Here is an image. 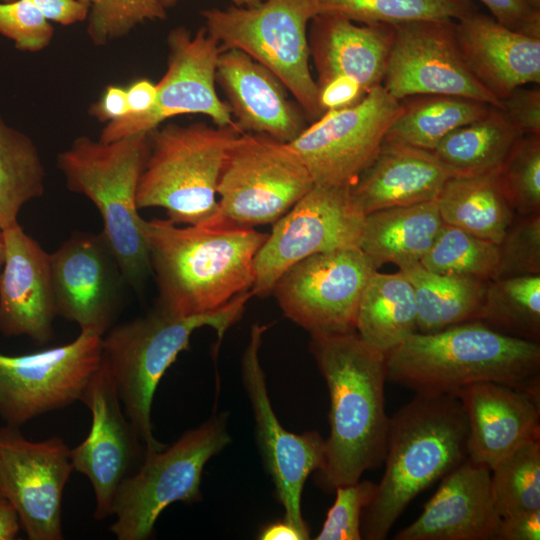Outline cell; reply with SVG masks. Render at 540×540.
Segmentation results:
<instances>
[{"instance_id":"6da1fadb","label":"cell","mask_w":540,"mask_h":540,"mask_svg":"<svg viewBox=\"0 0 540 540\" xmlns=\"http://www.w3.org/2000/svg\"><path fill=\"white\" fill-rule=\"evenodd\" d=\"M310 336V352L330 397V434L315 481L334 491L384 462L390 421L384 396L387 353L367 345L356 331Z\"/></svg>"},{"instance_id":"7a4b0ae2","label":"cell","mask_w":540,"mask_h":540,"mask_svg":"<svg viewBox=\"0 0 540 540\" xmlns=\"http://www.w3.org/2000/svg\"><path fill=\"white\" fill-rule=\"evenodd\" d=\"M142 231L158 287L156 307L181 317L212 312L251 290L254 259L268 235L220 216L186 226L143 219Z\"/></svg>"},{"instance_id":"3957f363","label":"cell","mask_w":540,"mask_h":540,"mask_svg":"<svg viewBox=\"0 0 540 540\" xmlns=\"http://www.w3.org/2000/svg\"><path fill=\"white\" fill-rule=\"evenodd\" d=\"M387 380L416 394H451L498 382L540 394L539 342L511 337L480 321L415 332L387 352Z\"/></svg>"},{"instance_id":"277c9868","label":"cell","mask_w":540,"mask_h":540,"mask_svg":"<svg viewBox=\"0 0 540 540\" xmlns=\"http://www.w3.org/2000/svg\"><path fill=\"white\" fill-rule=\"evenodd\" d=\"M468 458V424L456 395L416 394L389 421L385 471L361 518V536L384 540L410 502Z\"/></svg>"},{"instance_id":"5b68a950","label":"cell","mask_w":540,"mask_h":540,"mask_svg":"<svg viewBox=\"0 0 540 540\" xmlns=\"http://www.w3.org/2000/svg\"><path fill=\"white\" fill-rule=\"evenodd\" d=\"M252 296L249 290L217 310L187 317L155 307L142 317L114 325L102 336V359L145 454L165 447L153 435L151 410L156 389L167 369L182 351L189 349L195 330L210 327L221 341L241 318Z\"/></svg>"},{"instance_id":"8992f818","label":"cell","mask_w":540,"mask_h":540,"mask_svg":"<svg viewBox=\"0 0 540 540\" xmlns=\"http://www.w3.org/2000/svg\"><path fill=\"white\" fill-rule=\"evenodd\" d=\"M148 154V134H134L109 142L80 136L57 155L67 188L98 209L102 232L128 286L137 292L152 275L136 201Z\"/></svg>"},{"instance_id":"52a82bcc","label":"cell","mask_w":540,"mask_h":540,"mask_svg":"<svg viewBox=\"0 0 540 540\" xmlns=\"http://www.w3.org/2000/svg\"><path fill=\"white\" fill-rule=\"evenodd\" d=\"M241 133L235 126L199 122L150 131L149 154L137 190L138 208H162L177 225H197L218 217L219 178Z\"/></svg>"},{"instance_id":"ba28073f","label":"cell","mask_w":540,"mask_h":540,"mask_svg":"<svg viewBox=\"0 0 540 540\" xmlns=\"http://www.w3.org/2000/svg\"><path fill=\"white\" fill-rule=\"evenodd\" d=\"M319 6L320 0H264L252 7L206 9L201 15L222 51L241 50L268 68L314 121L323 111L309 67L308 27Z\"/></svg>"},{"instance_id":"9c48e42d","label":"cell","mask_w":540,"mask_h":540,"mask_svg":"<svg viewBox=\"0 0 540 540\" xmlns=\"http://www.w3.org/2000/svg\"><path fill=\"white\" fill-rule=\"evenodd\" d=\"M226 413L184 432L173 444L144 454L139 468L120 484L112 505L110 531L118 540H146L166 507L202 499L207 462L230 442Z\"/></svg>"},{"instance_id":"30bf717a","label":"cell","mask_w":540,"mask_h":540,"mask_svg":"<svg viewBox=\"0 0 540 540\" xmlns=\"http://www.w3.org/2000/svg\"><path fill=\"white\" fill-rule=\"evenodd\" d=\"M314 185L288 143L266 134L241 133L219 178V216L242 227L274 223Z\"/></svg>"},{"instance_id":"8fae6325","label":"cell","mask_w":540,"mask_h":540,"mask_svg":"<svg viewBox=\"0 0 540 540\" xmlns=\"http://www.w3.org/2000/svg\"><path fill=\"white\" fill-rule=\"evenodd\" d=\"M401 111V101L379 85L350 107L324 112L288 144L315 185L351 187Z\"/></svg>"},{"instance_id":"7c38bea8","label":"cell","mask_w":540,"mask_h":540,"mask_svg":"<svg viewBox=\"0 0 540 540\" xmlns=\"http://www.w3.org/2000/svg\"><path fill=\"white\" fill-rule=\"evenodd\" d=\"M102 361V336L80 331L72 342L24 354L0 352V418L20 428L80 401Z\"/></svg>"},{"instance_id":"4fadbf2b","label":"cell","mask_w":540,"mask_h":540,"mask_svg":"<svg viewBox=\"0 0 540 540\" xmlns=\"http://www.w3.org/2000/svg\"><path fill=\"white\" fill-rule=\"evenodd\" d=\"M365 215L350 187L314 185L276 222L254 259L253 295L265 296L290 266L311 255L358 246Z\"/></svg>"},{"instance_id":"5bb4252c","label":"cell","mask_w":540,"mask_h":540,"mask_svg":"<svg viewBox=\"0 0 540 540\" xmlns=\"http://www.w3.org/2000/svg\"><path fill=\"white\" fill-rule=\"evenodd\" d=\"M374 271L358 246L317 253L284 271L271 293L284 315L310 335L355 331L359 301Z\"/></svg>"},{"instance_id":"9a60e30c","label":"cell","mask_w":540,"mask_h":540,"mask_svg":"<svg viewBox=\"0 0 540 540\" xmlns=\"http://www.w3.org/2000/svg\"><path fill=\"white\" fill-rule=\"evenodd\" d=\"M167 44V70L156 84L152 108L144 114L125 115L107 123L99 140L109 142L148 134L167 119L183 114H204L215 126L237 127L227 103L220 99L215 88L217 60L222 52L218 42L205 27L195 34L177 27L169 33Z\"/></svg>"},{"instance_id":"2e32d148","label":"cell","mask_w":540,"mask_h":540,"mask_svg":"<svg viewBox=\"0 0 540 540\" xmlns=\"http://www.w3.org/2000/svg\"><path fill=\"white\" fill-rule=\"evenodd\" d=\"M268 327L259 323L251 326L241 358L242 383L253 412L256 443L274 484L276 498L284 509V519L310 533L302 516L301 498L308 476L323 465L325 440L317 431L289 432L279 422L259 357Z\"/></svg>"},{"instance_id":"e0dca14e","label":"cell","mask_w":540,"mask_h":540,"mask_svg":"<svg viewBox=\"0 0 540 540\" xmlns=\"http://www.w3.org/2000/svg\"><path fill=\"white\" fill-rule=\"evenodd\" d=\"M71 449L54 436L32 441L0 426V493L15 507L29 540H62V498L73 471Z\"/></svg>"},{"instance_id":"ac0fdd59","label":"cell","mask_w":540,"mask_h":540,"mask_svg":"<svg viewBox=\"0 0 540 540\" xmlns=\"http://www.w3.org/2000/svg\"><path fill=\"white\" fill-rule=\"evenodd\" d=\"M394 38L383 87L401 101L416 95H452L501 107L467 67L453 20L394 25Z\"/></svg>"},{"instance_id":"d6986e66","label":"cell","mask_w":540,"mask_h":540,"mask_svg":"<svg viewBox=\"0 0 540 540\" xmlns=\"http://www.w3.org/2000/svg\"><path fill=\"white\" fill-rule=\"evenodd\" d=\"M50 271L57 316L103 336L115 325L128 286L103 232H75L53 253Z\"/></svg>"},{"instance_id":"ffe728a7","label":"cell","mask_w":540,"mask_h":540,"mask_svg":"<svg viewBox=\"0 0 540 540\" xmlns=\"http://www.w3.org/2000/svg\"><path fill=\"white\" fill-rule=\"evenodd\" d=\"M91 412L88 435L71 449L73 469L85 475L95 495L94 518L112 515L115 494L145 449L133 430L110 371L101 361L81 397Z\"/></svg>"},{"instance_id":"44dd1931","label":"cell","mask_w":540,"mask_h":540,"mask_svg":"<svg viewBox=\"0 0 540 540\" xmlns=\"http://www.w3.org/2000/svg\"><path fill=\"white\" fill-rule=\"evenodd\" d=\"M5 259L0 273V333L27 336L38 344L53 337L57 316L50 253L17 223L3 230Z\"/></svg>"},{"instance_id":"7402d4cb","label":"cell","mask_w":540,"mask_h":540,"mask_svg":"<svg viewBox=\"0 0 540 540\" xmlns=\"http://www.w3.org/2000/svg\"><path fill=\"white\" fill-rule=\"evenodd\" d=\"M468 424V459L490 470L526 442L540 439V394L498 382L459 389Z\"/></svg>"},{"instance_id":"603a6c76","label":"cell","mask_w":540,"mask_h":540,"mask_svg":"<svg viewBox=\"0 0 540 540\" xmlns=\"http://www.w3.org/2000/svg\"><path fill=\"white\" fill-rule=\"evenodd\" d=\"M501 517L491 491V470L468 458L442 478L420 516L396 540H496Z\"/></svg>"},{"instance_id":"cb8c5ba5","label":"cell","mask_w":540,"mask_h":540,"mask_svg":"<svg viewBox=\"0 0 540 540\" xmlns=\"http://www.w3.org/2000/svg\"><path fill=\"white\" fill-rule=\"evenodd\" d=\"M215 80L243 133L266 134L288 143L306 128L303 110L288 99L283 83L245 52L223 50L217 60Z\"/></svg>"},{"instance_id":"d4e9b609","label":"cell","mask_w":540,"mask_h":540,"mask_svg":"<svg viewBox=\"0 0 540 540\" xmlns=\"http://www.w3.org/2000/svg\"><path fill=\"white\" fill-rule=\"evenodd\" d=\"M464 61L500 101L515 89L540 83V38L513 31L476 11L455 22Z\"/></svg>"},{"instance_id":"484cf974","label":"cell","mask_w":540,"mask_h":540,"mask_svg":"<svg viewBox=\"0 0 540 540\" xmlns=\"http://www.w3.org/2000/svg\"><path fill=\"white\" fill-rule=\"evenodd\" d=\"M393 38L392 25H357L339 14L319 13L308 30L317 86L340 75L357 81L366 93L382 85Z\"/></svg>"},{"instance_id":"4316f807","label":"cell","mask_w":540,"mask_h":540,"mask_svg":"<svg viewBox=\"0 0 540 540\" xmlns=\"http://www.w3.org/2000/svg\"><path fill=\"white\" fill-rule=\"evenodd\" d=\"M449 178L432 151L384 139L350 192L366 215L434 200Z\"/></svg>"},{"instance_id":"83f0119b","label":"cell","mask_w":540,"mask_h":540,"mask_svg":"<svg viewBox=\"0 0 540 540\" xmlns=\"http://www.w3.org/2000/svg\"><path fill=\"white\" fill-rule=\"evenodd\" d=\"M443 225L436 199L378 210L365 215L358 247L376 270L420 262Z\"/></svg>"},{"instance_id":"f1b7e54d","label":"cell","mask_w":540,"mask_h":540,"mask_svg":"<svg viewBox=\"0 0 540 540\" xmlns=\"http://www.w3.org/2000/svg\"><path fill=\"white\" fill-rule=\"evenodd\" d=\"M355 331L367 345L385 353L417 332L414 290L402 271L371 274L359 301Z\"/></svg>"},{"instance_id":"f546056e","label":"cell","mask_w":540,"mask_h":540,"mask_svg":"<svg viewBox=\"0 0 540 540\" xmlns=\"http://www.w3.org/2000/svg\"><path fill=\"white\" fill-rule=\"evenodd\" d=\"M411 283L417 306V332L431 333L478 321L488 281L429 271L419 261L397 266Z\"/></svg>"},{"instance_id":"4dcf8cb0","label":"cell","mask_w":540,"mask_h":540,"mask_svg":"<svg viewBox=\"0 0 540 540\" xmlns=\"http://www.w3.org/2000/svg\"><path fill=\"white\" fill-rule=\"evenodd\" d=\"M497 173L450 177L436 198L443 222L499 244L515 212Z\"/></svg>"},{"instance_id":"1f68e13d","label":"cell","mask_w":540,"mask_h":540,"mask_svg":"<svg viewBox=\"0 0 540 540\" xmlns=\"http://www.w3.org/2000/svg\"><path fill=\"white\" fill-rule=\"evenodd\" d=\"M522 135L500 108L491 106L482 118L445 136L432 151L450 177L497 173Z\"/></svg>"},{"instance_id":"d6a6232c","label":"cell","mask_w":540,"mask_h":540,"mask_svg":"<svg viewBox=\"0 0 540 540\" xmlns=\"http://www.w3.org/2000/svg\"><path fill=\"white\" fill-rule=\"evenodd\" d=\"M402 111L385 140L433 151L453 130L487 114L490 105L452 95H416L401 100Z\"/></svg>"},{"instance_id":"836d02e7","label":"cell","mask_w":540,"mask_h":540,"mask_svg":"<svg viewBox=\"0 0 540 540\" xmlns=\"http://www.w3.org/2000/svg\"><path fill=\"white\" fill-rule=\"evenodd\" d=\"M45 167L25 133L0 116V228L15 225L22 207L45 192Z\"/></svg>"},{"instance_id":"e575fe53","label":"cell","mask_w":540,"mask_h":540,"mask_svg":"<svg viewBox=\"0 0 540 540\" xmlns=\"http://www.w3.org/2000/svg\"><path fill=\"white\" fill-rule=\"evenodd\" d=\"M478 321L502 334L539 342L540 274L488 281Z\"/></svg>"},{"instance_id":"d590c367","label":"cell","mask_w":540,"mask_h":540,"mask_svg":"<svg viewBox=\"0 0 540 540\" xmlns=\"http://www.w3.org/2000/svg\"><path fill=\"white\" fill-rule=\"evenodd\" d=\"M471 0H320L319 13H335L362 24L398 25L458 20L476 11Z\"/></svg>"},{"instance_id":"8d00e7d4","label":"cell","mask_w":540,"mask_h":540,"mask_svg":"<svg viewBox=\"0 0 540 540\" xmlns=\"http://www.w3.org/2000/svg\"><path fill=\"white\" fill-rule=\"evenodd\" d=\"M500 517L540 509V439L524 443L491 470Z\"/></svg>"},{"instance_id":"74e56055","label":"cell","mask_w":540,"mask_h":540,"mask_svg":"<svg viewBox=\"0 0 540 540\" xmlns=\"http://www.w3.org/2000/svg\"><path fill=\"white\" fill-rule=\"evenodd\" d=\"M498 258V244L444 223L420 263L438 274L490 281L494 277Z\"/></svg>"},{"instance_id":"f35d334b","label":"cell","mask_w":540,"mask_h":540,"mask_svg":"<svg viewBox=\"0 0 540 540\" xmlns=\"http://www.w3.org/2000/svg\"><path fill=\"white\" fill-rule=\"evenodd\" d=\"M497 174L515 214L540 213V135L521 136Z\"/></svg>"},{"instance_id":"ab89813d","label":"cell","mask_w":540,"mask_h":540,"mask_svg":"<svg viewBox=\"0 0 540 540\" xmlns=\"http://www.w3.org/2000/svg\"><path fill=\"white\" fill-rule=\"evenodd\" d=\"M89 8L87 34L93 44L106 45L126 36L145 21L164 20L159 0H78Z\"/></svg>"},{"instance_id":"60d3db41","label":"cell","mask_w":540,"mask_h":540,"mask_svg":"<svg viewBox=\"0 0 540 540\" xmlns=\"http://www.w3.org/2000/svg\"><path fill=\"white\" fill-rule=\"evenodd\" d=\"M499 246L492 280L540 274V213L515 214Z\"/></svg>"},{"instance_id":"b9f144b4","label":"cell","mask_w":540,"mask_h":540,"mask_svg":"<svg viewBox=\"0 0 540 540\" xmlns=\"http://www.w3.org/2000/svg\"><path fill=\"white\" fill-rule=\"evenodd\" d=\"M377 484L365 480L335 489L336 499L328 510L316 540H360L361 518L373 500Z\"/></svg>"},{"instance_id":"7bdbcfd3","label":"cell","mask_w":540,"mask_h":540,"mask_svg":"<svg viewBox=\"0 0 540 540\" xmlns=\"http://www.w3.org/2000/svg\"><path fill=\"white\" fill-rule=\"evenodd\" d=\"M0 34L20 51L39 52L51 43L54 29L28 0L0 2Z\"/></svg>"},{"instance_id":"ee69618b","label":"cell","mask_w":540,"mask_h":540,"mask_svg":"<svg viewBox=\"0 0 540 540\" xmlns=\"http://www.w3.org/2000/svg\"><path fill=\"white\" fill-rule=\"evenodd\" d=\"M501 25L540 38V6L531 0H479Z\"/></svg>"},{"instance_id":"f6af8a7d","label":"cell","mask_w":540,"mask_h":540,"mask_svg":"<svg viewBox=\"0 0 540 540\" xmlns=\"http://www.w3.org/2000/svg\"><path fill=\"white\" fill-rule=\"evenodd\" d=\"M500 109L522 135H540V90L519 87L501 100Z\"/></svg>"},{"instance_id":"bcb514c9","label":"cell","mask_w":540,"mask_h":540,"mask_svg":"<svg viewBox=\"0 0 540 540\" xmlns=\"http://www.w3.org/2000/svg\"><path fill=\"white\" fill-rule=\"evenodd\" d=\"M318 87L321 110H339L359 102L366 94L361 85L347 76H335Z\"/></svg>"},{"instance_id":"7dc6e473","label":"cell","mask_w":540,"mask_h":540,"mask_svg":"<svg viewBox=\"0 0 540 540\" xmlns=\"http://www.w3.org/2000/svg\"><path fill=\"white\" fill-rule=\"evenodd\" d=\"M540 509L501 517L496 540H539Z\"/></svg>"},{"instance_id":"c3c4849f","label":"cell","mask_w":540,"mask_h":540,"mask_svg":"<svg viewBox=\"0 0 540 540\" xmlns=\"http://www.w3.org/2000/svg\"><path fill=\"white\" fill-rule=\"evenodd\" d=\"M50 22L71 25L87 19L89 8L78 0H28Z\"/></svg>"},{"instance_id":"681fc988","label":"cell","mask_w":540,"mask_h":540,"mask_svg":"<svg viewBox=\"0 0 540 540\" xmlns=\"http://www.w3.org/2000/svg\"><path fill=\"white\" fill-rule=\"evenodd\" d=\"M89 113L101 123L118 120L128 114L126 89L108 85L98 101L89 108Z\"/></svg>"},{"instance_id":"f907efd6","label":"cell","mask_w":540,"mask_h":540,"mask_svg":"<svg viewBox=\"0 0 540 540\" xmlns=\"http://www.w3.org/2000/svg\"><path fill=\"white\" fill-rule=\"evenodd\" d=\"M157 85L151 80L142 78L134 81L126 88L127 115H141L148 112L155 103Z\"/></svg>"},{"instance_id":"816d5d0a","label":"cell","mask_w":540,"mask_h":540,"mask_svg":"<svg viewBox=\"0 0 540 540\" xmlns=\"http://www.w3.org/2000/svg\"><path fill=\"white\" fill-rule=\"evenodd\" d=\"M257 538L260 540H307L310 538V533L302 531L283 518L263 526Z\"/></svg>"},{"instance_id":"f5cc1de1","label":"cell","mask_w":540,"mask_h":540,"mask_svg":"<svg viewBox=\"0 0 540 540\" xmlns=\"http://www.w3.org/2000/svg\"><path fill=\"white\" fill-rule=\"evenodd\" d=\"M20 530V520L15 507L0 493V540H13Z\"/></svg>"},{"instance_id":"db71d44e","label":"cell","mask_w":540,"mask_h":540,"mask_svg":"<svg viewBox=\"0 0 540 540\" xmlns=\"http://www.w3.org/2000/svg\"><path fill=\"white\" fill-rule=\"evenodd\" d=\"M179 0H159L164 8L171 7L175 5ZM237 7H252L258 5L264 0H229Z\"/></svg>"},{"instance_id":"11a10c76","label":"cell","mask_w":540,"mask_h":540,"mask_svg":"<svg viewBox=\"0 0 540 540\" xmlns=\"http://www.w3.org/2000/svg\"><path fill=\"white\" fill-rule=\"evenodd\" d=\"M5 259V241L3 230L0 228V273L4 264Z\"/></svg>"},{"instance_id":"9f6ffc18","label":"cell","mask_w":540,"mask_h":540,"mask_svg":"<svg viewBox=\"0 0 540 540\" xmlns=\"http://www.w3.org/2000/svg\"><path fill=\"white\" fill-rule=\"evenodd\" d=\"M533 3H535L536 5H539L540 6V0H531Z\"/></svg>"},{"instance_id":"6f0895ef","label":"cell","mask_w":540,"mask_h":540,"mask_svg":"<svg viewBox=\"0 0 540 540\" xmlns=\"http://www.w3.org/2000/svg\"><path fill=\"white\" fill-rule=\"evenodd\" d=\"M9 1H13V0H0V2H9Z\"/></svg>"}]
</instances>
